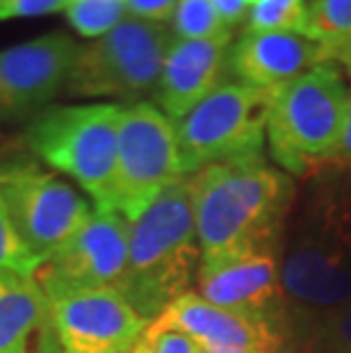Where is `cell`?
<instances>
[{
    "label": "cell",
    "instance_id": "6da1fadb",
    "mask_svg": "<svg viewBox=\"0 0 351 353\" xmlns=\"http://www.w3.org/2000/svg\"><path fill=\"white\" fill-rule=\"evenodd\" d=\"M201 262L281 249L294 180L260 157L219 162L188 176Z\"/></svg>",
    "mask_w": 351,
    "mask_h": 353
},
{
    "label": "cell",
    "instance_id": "7a4b0ae2",
    "mask_svg": "<svg viewBox=\"0 0 351 353\" xmlns=\"http://www.w3.org/2000/svg\"><path fill=\"white\" fill-rule=\"evenodd\" d=\"M310 187L281 242V288L299 324L351 303V169Z\"/></svg>",
    "mask_w": 351,
    "mask_h": 353
},
{
    "label": "cell",
    "instance_id": "3957f363",
    "mask_svg": "<svg viewBox=\"0 0 351 353\" xmlns=\"http://www.w3.org/2000/svg\"><path fill=\"white\" fill-rule=\"evenodd\" d=\"M201 265L188 176L164 187L160 196L130 221L128 258L117 290L146 321L192 290Z\"/></svg>",
    "mask_w": 351,
    "mask_h": 353
},
{
    "label": "cell",
    "instance_id": "277c9868",
    "mask_svg": "<svg viewBox=\"0 0 351 353\" xmlns=\"http://www.w3.org/2000/svg\"><path fill=\"white\" fill-rule=\"evenodd\" d=\"M349 87L338 64L324 62L272 92L267 141L276 164L290 176L322 169L342 134Z\"/></svg>",
    "mask_w": 351,
    "mask_h": 353
},
{
    "label": "cell",
    "instance_id": "5b68a950",
    "mask_svg": "<svg viewBox=\"0 0 351 353\" xmlns=\"http://www.w3.org/2000/svg\"><path fill=\"white\" fill-rule=\"evenodd\" d=\"M121 110V103L53 105L34 114L23 134L30 153L71 176L103 212H114Z\"/></svg>",
    "mask_w": 351,
    "mask_h": 353
},
{
    "label": "cell",
    "instance_id": "8992f818",
    "mask_svg": "<svg viewBox=\"0 0 351 353\" xmlns=\"http://www.w3.org/2000/svg\"><path fill=\"white\" fill-rule=\"evenodd\" d=\"M270 99L272 92L242 82H223L190 114L176 121L183 176H192L210 164L263 155Z\"/></svg>",
    "mask_w": 351,
    "mask_h": 353
},
{
    "label": "cell",
    "instance_id": "52a82bcc",
    "mask_svg": "<svg viewBox=\"0 0 351 353\" xmlns=\"http://www.w3.org/2000/svg\"><path fill=\"white\" fill-rule=\"evenodd\" d=\"M174 32L164 23L126 17L114 30L80 46L66 94L135 101L155 92Z\"/></svg>",
    "mask_w": 351,
    "mask_h": 353
},
{
    "label": "cell",
    "instance_id": "ba28073f",
    "mask_svg": "<svg viewBox=\"0 0 351 353\" xmlns=\"http://www.w3.org/2000/svg\"><path fill=\"white\" fill-rule=\"evenodd\" d=\"M183 178L176 123L155 103L123 105L119 121L114 212L135 221L164 187Z\"/></svg>",
    "mask_w": 351,
    "mask_h": 353
},
{
    "label": "cell",
    "instance_id": "9c48e42d",
    "mask_svg": "<svg viewBox=\"0 0 351 353\" xmlns=\"http://www.w3.org/2000/svg\"><path fill=\"white\" fill-rule=\"evenodd\" d=\"M0 201L14 230L41 265L53 258L94 212L71 185L26 160L0 167Z\"/></svg>",
    "mask_w": 351,
    "mask_h": 353
},
{
    "label": "cell",
    "instance_id": "30bf717a",
    "mask_svg": "<svg viewBox=\"0 0 351 353\" xmlns=\"http://www.w3.org/2000/svg\"><path fill=\"white\" fill-rule=\"evenodd\" d=\"M130 223L119 212L94 210L76 235L39 269L43 294L59 299L78 292L117 288L128 258Z\"/></svg>",
    "mask_w": 351,
    "mask_h": 353
},
{
    "label": "cell",
    "instance_id": "8fae6325",
    "mask_svg": "<svg viewBox=\"0 0 351 353\" xmlns=\"http://www.w3.org/2000/svg\"><path fill=\"white\" fill-rule=\"evenodd\" d=\"M48 310L62 353H130L148 326L117 288L50 299Z\"/></svg>",
    "mask_w": 351,
    "mask_h": 353
},
{
    "label": "cell",
    "instance_id": "7c38bea8",
    "mask_svg": "<svg viewBox=\"0 0 351 353\" xmlns=\"http://www.w3.org/2000/svg\"><path fill=\"white\" fill-rule=\"evenodd\" d=\"M197 290L210 303L272 321L292 340V319L281 288V249L246 251L201 262Z\"/></svg>",
    "mask_w": 351,
    "mask_h": 353
},
{
    "label": "cell",
    "instance_id": "4fadbf2b",
    "mask_svg": "<svg viewBox=\"0 0 351 353\" xmlns=\"http://www.w3.org/2000/svg\"><path fill=\"white\" fill-rule=\"evenodd\" d=\"M80 46L64 32L0 50V114H39L66 92Z\"/></svg>",
    "mask_w": 351,
    "mask_h": 353
},
{
    "label": "cell",
    "instance_id": "5bb4252c",
    "mask_svg": "<svg viewBox=\"0 0 351 353\" xmlns=\"http://www.w3.org/2000/svg\"><path fill=\"white\" fill-rule=\"evenodd\" d=\"M153 321L188 335L201 349H288L290 344V335L272 321L210 303L194 290L169 303Z\"/></svg>",
    "mask_w": 351,
    "mask_h": 353
},
{
    "label": "cell",
    "instance_id": "9a60e30c",
    "mask_svg": "<svg viewBox=\"0 0 351 353\" xmlns=\"http://www.w3.org/2000/svg\"><path fill=\"white\" fill-rule=\"evenodd\" d=\"M230 46H233L230 30L212 39L171 41L153 92L155 105L171 121H181L217 87L226 82L223 76L230 73Z\"/></svg>",
    "mask_w": 351,
    "mask_h": 353
},
{
    "label": "cell",
    "instance_id": "2e32d148",
    "mask_svg": "<svg viewBox=\"0 0 351 353\" xmlns=\"http://www.w3.org/2000/svg\"><path fill=\"white\" fill-rule=\"evenodd\" d=\"M324 62V48L301 32H242L230 46L228 66L242 85L276 92Z\"/></svg>",
    "mask_w": 351,
    "mask_h": 353
},
{
    "label": "cell",
    "instance_id": "e0dca14e",
    "mask_svg": "<svg viewBox=\"0 0 351 353\" xmlns=\"http://www.w3.org/2000/svg\"><path fill=\"white\" fill-rule=\"evenodd\" d=\"M48 324V299L39 281L0 269V353H32Z\"/></svg>",
    "mask_w": 351,
    "mask_h": 353
},
{
    "label": "cell",
    "instance_id": "ac0fdd59",
    "mask_svg": "<svg viewBox=\"0 0 351 353\" xmlns=\"http://www.w3.org/2000/svg\"><path fill=\"white\" fill-rule=\"evenodd\" d=\"M303 34L324 48L328 62L351 76V0H310Z\"/></svg>",
    "mask_w": 351,
    "mask_h": 353
},
{
    "label": "cell",
    "instance_id": "d6986e66",
    "mask_svg": "<svg viewBox=\"0 0 351 353\" xmlns=\"http://www.w3.org/2000/svg\"><path fill=\"white\" fill-rule=\"evenodd\" d=\"M292 340L303 353H351V303L299 324Z\"/></svg>",
    "mask_w": 351,
    "mask_h": 353
},
{
    "label": "cell",
    "instance_id": "ffe728a7",
    "mask_svg": "<svg viewBox=\"0 0 351 353\" xmlns=\"http://www.w3.org/2000/svg\"><path fill=\"white\" fill-rule=\"evenodd\" d=\"M66 19L78 34L99 39L128 14V0H66Z\"/></svg>",
    "mask_w": 351,
    "mask_h": 353
},
{
    "label": "cell",
    "instance_id": "44dd1931",
    "mask_svg": "<svg viewBox=\"0 0 351 353\" xmlns=\"http://www.w3.org/2000/svg\"><path fill=\"white\" fill-rule=\"evenodd\" d=\"M308 3L305 0H258L251 5L244 32H301Z\"/></svg>",
    "mask_w": 351,
    "mask_h": 353
},
{
    "label": "cell",
    "instance_id": "7402d4cb",
    "mask_svg": "<svg viewBox=\"0 0 351 353\" xmlns=\"http://www.w3.org/2000/svg\"><path fill=\"white\" fill-rule=\"evenodd\" d=\"M174 39H212L228 32L210 0H178L171 14ZM233 32V30H230Z\"/></svg>",
    "mask_w": 351,
    "mask_h": 353
},
{
    "label": "cell",
    "instance_id": "603a6c76",
    "mask_svg": "<svg viewBox=\"0 0 351 353\" xmlns=\"http://www.w3.org/2000/svg\"><path fill=\"white\" fill-rule=\"evenodd\" d=\"M0 269L5 272H17L23 276H34L41 269V262L34 258L30 249L14 230L12 219L0 201Z\"/></svg>",
    "mask_w": 351,
    "mask_h": 353
},
{
    "label": "cell",
    "instance_id": "cb8c5ba5",
    "mask_svg": "<svg viewBox=\"0 0 351 353\" xmlns=\"http://www.w3.org/2000/svg\"><path fill=\"white\" fill-rule=\"evenodd\" d=\"M197 349L199 347L188 335L178 333L174 328H164L155 321H148L146 330L141 333L130 353H197Z\"/></svg>",
    "mask_w": 351,
    "mask_h": 353
},
{
    "label": "cell",
    "instance_id": "d4e9b609",
    "mask_svg": "<svg viewBox=\"0 0 351 353\" xmlns=\"http://www.w3.org/2000/svg\"><path fill=\"white\" fill-rule=\"evenodd\" d=\"M66 0H0V23L12 19L46 17V14L62 12Z\"/></svg>",
    "mask_w": 351,
    "mask_h": 353
},
{
    "label": "cell",
    "instance_id": "484cf974",
    "mask_svg": "<svg viewBox=\"0 0 351 353\" xmlns=\"http://www.w3.org/2000/svg\"><path fill=\"white\" fill-rule=\"evenodd\" d=\"M176 3L178 0H128V14L153 23H164L174 14Z\"/></svg>",
    "mask_w": 351,
    "mask_h": 353
},
{
    "label": "cell",
    "instance_id": "4316f807",
    "mask_svg": "<svg viewBox=\"0 0 351 353\" xmlns=\"http://www.w3.org/2000/svg\"><path fill=\"white\" fill-rule=\"evenodd\" d=\"M210 3L214 5L217 14L228 30H235L240 23H246V17H249L251 10L249 0H210Z\"/></svg>",
    "mask_w": 351,
    "mask_h": 353
},
{
    "label": "cell",
    "instance_id": "83f0119b",
    "mask_svg": "<svg viewBox=\"0 0 351 353\" xmlns=\"http://www.w3.org/2000/svg\"><path fill=\"white\" fill-rule=\"evenodd\" d=\"M324 167H342V169H351V87H349V103H347V117H345V125H342V134L340 141L335 146V151L328 157V162Z\"/></svg>",
    "mask_w": 351,
    "mask_h": 353
},
{
    "label": "cell",
    "instance_id": "f1b7e54d",
    "mask_svg": "<svg viewBox=\"0 0 351 353\" xmlns=\"http://www.w3.org/2000/svg\"><path fill=\"white\" fill-rule=\"evenodd\" d=\"M32 353H62V349H59V342H57V337L53 333V326H46V330L41 333L39 337V342H37V347Z\"/></svg>",
    "mask_w": 351,
    "mask_h": 353
},
{
    "label": "cell",
    "instance_id": "f546056e",
    "mask_svg": "<svg viewBox=\"0 0 351 353\" xmlns=\"http://www.w3.org/2000/svg\"><path fill=\"white\" fill-rule=\"evenodd\" d=\"M197 353H290V349H226V351H217V349H197Z\"/></svg>",
    "mask_w": 351,
    "mask_h": 353
},
{
    "label": "cell",
    "instance_id": "4dcf8cb0",
    "mask_svg": "<svg viewBox=\"0 0 351 353\" xmlns=\"http://www.w3.org/2000/svg\"><path fill=\"white\" fill-rule=\"evenodd\" d=\"M249 3H251V5H256V3H258V0H249Z\"/></svg>",
    "mask_w": 351,
    "mask_h": 353
}]
</instances>
